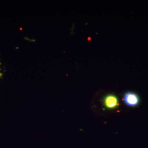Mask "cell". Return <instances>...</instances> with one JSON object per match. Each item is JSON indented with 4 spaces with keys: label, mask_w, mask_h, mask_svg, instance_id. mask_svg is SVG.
Instances as JSON below:
<instances>
[{
    "label": "cell",
    "mask_w": 148,
    "mask_h": 148,
    "mask_svg": "<svg viewBox=\"0 0 148 148\" xmlns=\"http://www.w3.org/2000/svg\"><path fill=\"white\" fill-rule=\"evenodd\" d=\"M123 100L124 104L130 108H138L141 103L140 95L133 91H127L123 95Z\"/></svg>",
    "instance_id": "cell-1"
},
{
    "label": "cell",
    "mask_w": 148,
    "mask_h": 148,
    "mask_svg": "<svg viewBox=\"0 0 148 148\" xmlns=\"http://www.w3.org/2000/svg\"><path fill=\"white\" fill-rule=\"evenodd\" d=\"M119 99L116 94L109 93L105 95L102 100L103 106L108 110H114L118 108Z\"/></svg>",
    "instance_id": "cell-2"
}]
</instances>
